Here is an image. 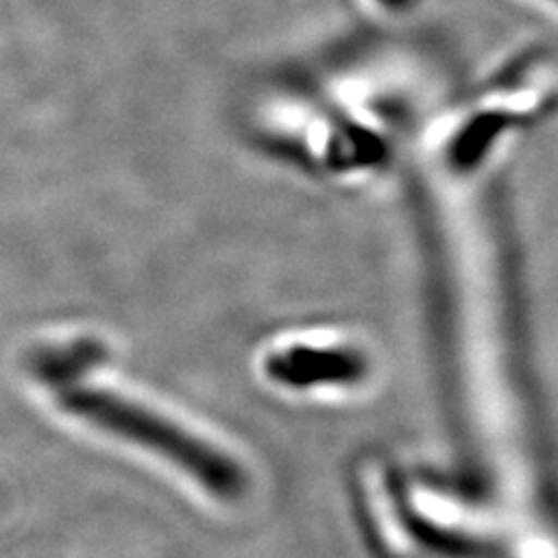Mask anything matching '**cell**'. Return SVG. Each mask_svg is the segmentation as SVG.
I'll return each mask as SVG.
<instances>
[{
  "instance_id": "6da1fadb",
  "label": "cell",
  "mask_w": 558,
  "mask_h": 558,
  "mask_svg": "<svg viewBox=\"0 0 558 558\" xmlns=\"http://www.w3.org/2000/svg\"><path fill=\"white\" fill-rule=\"evenodd\" d=\"M59 400L65 412L105 433L137 445L170 463L194 484L201 494L217 502H240L252 488V475L244 461L219 442L172 422L170 416L140 405L105 389L61 387Z\"/></svg>"
}]
</instances>
